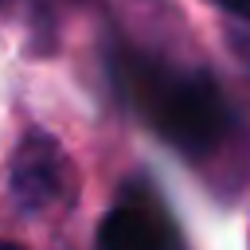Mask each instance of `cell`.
<instances>
[{"instance_id":"obj_1","label":"cell","mask_w":250,"mask_h":250,"mask_svg":"<svg viewBox=\"0 0 250 250\" xmlns=\"http://www.w3.org/2000/svg\"><path fill=\"white\" fill-rule=\"evenodd\" d=\"M117 82L137 113L191 160L223 152V145L234 137L230 102L207 70L125 51L117 59Z\"/></svg>"},{"instance_id":"obj_2","label":"cell","mask_w":250,"mask_h":250,"mask_svg":"<svg viewBox=\"0 0 250 250\" xmlns=\"http://www.w3.org/2000/svg\"><path fill=\"white\" fill-rule=\"evenodd\" d=\"M8 191H12L16 207L27 215L59 207L70 195V160L51 133H43V129L23 133V141L12 152Z\"/></svg>"},{"instance_id":"obj_3","label":"cell","mask_w":250,"mask_h":250,"mask_svg":"<svg viewBox=\"0 0 250 250\" xmlns=\"http://www.w3.org/2000/svg\"><path fill=\"white\" fill-rule=\"evenodd\" d=\"M98 250H188L176 219L145 184L121 191L98 227Z\"/></svg>"},{"instance_id":"obj_4","label":"cell","mask_w":250,"mask_h":250,"mask_svg":"<svg viewBox=\"0 0 250 250\" xmlns=\"http://www.w3.org/2000/svg\"><path fill=\"white\" fill-rule=\"evenodd\" d=\"M219 8H227L230 16H242V20H250V0H215Z\"/></svg>"},{"instance_id":"obj_5","label":"cell","mask_w":250,"mask_h":250,"mask_svg":"<svg viewBox=\"0 0 250 250\" xmlns=\"http://www.w3.org/2000/svg\"><path fill=\"white\" fill-rule=\"evenodd\" d=\"M0 250H20V246H12V242H0Z\"/></svg>"}]
</instances>
